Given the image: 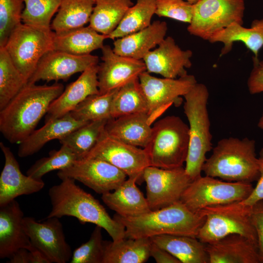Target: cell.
Segmentation results:
<instances>
[{
    "instance_id": "6da1fadb",
    "label": "cell",
    "mask_w": 263,
    "mask_h": 263,
    "mask_svg": "<svg viewBox=\"0 0 263 263\" xmlns=\"http://www.w3.org/2000/svg\"><path fill=\"white\" fill-rule=\"evenodd\" d=\"M64 90V85L56 82L51 85L27 83L0 110V131L4 137L11 144L23 141Z\"/></svg>"
},
{
    "instance_id": "7a4b0ae2",
    "label": "cell",
    "mask_w": 263,
    "mask_h": 263,
    "mask_svg": "<svg viewBox=\"0 0 263 263\" xmlns=\"http://www.w3.org/2000/svg\"><path fill=\"white\" fill-rule=\"evenodd\" d=\"M61 180L49 189L52 208L47 217H74L81 223L101 227L113 241L125 238V227L112 218L96 199L76 185L74 179L64 177Z\"/></svg>"
},
{
    "instance_id": "3957f363",
    "label": "cell",
    "mask_w": 263,
    "mask_h": 263,
    "mask_svg": "<svg viewBox=\"0 0 263 263\" xmlns=\"http://www.w3.org/2000/svg\"><path fill=\"white\" fill-rule=\"evenodd\" d=\"M113 218L125 228V238H150L161 235L197 237L206 220L202 210L194 212L181 201L132 217L115 214Z\"/></svg>"
},
{
    "instance_id": "277c9868",
    "label": "cell",
    "mask_w": 263,
    "mask_h": 263,
    "mask_svg": "<svg viewBox=\"0 0 263 263\" xmlns=\"http://www.w3.org/2000/svg\"><path fill=\"white\" fill-rule=\"evenodd\" d=\"M202 172L228 182L251 183L257 181L259 167L255 140L233 137L221 139L205 162Z\"/></svg>"
},
{
    "instance_id": "5b68a950",
    "label": "cell",
    "mask_w": 263,
    "mask_h": 263,
    "mask_svg": "<svg viewBox=\"0 0 263 263\" xmlns=\"http://www.w3.org/2000/svg\"><path fill=\"white\" fill-rule=\"evenodd\" d=\"M208 97L207 86L198 83L184 96V112L188 122L189 134L185 169L192 181L202 175L206 154L212 149L207 110Z\"/></svg>"
},
{
    "instance_id": "8992f818",
    "label": "cell",
    "mask_w": 263,
    "mask_h": 263,
    "mask_svg": "<svg viewBox=\"0 0 263 263\" xmlns=\"http://www.w3.org/2000/svg\"><path fill=\"white\" fill-rule=\"evenodd\" d=\"M189 142L188 126L179 117L169 115L157 121L146 150L150 166L165 169L183 167Z\"/></svg>"
},
{
    "instance_id": "52a82bcc",
    "label": "cell",
    "mask_w": 263,
    "mask_h": 263,
    "mask_svg": "<svg viewBox=\"0 0 263 263\" xmlns=\"http://www.w3.org/2000/svg\"><path fill=\"white\" fill-rule=\"evenodd\" d=\"M201 210L206 220L196 237L201 242L210 244L231 234H239L257 245L251 207L240 201L207 207Z\"/></svg>"
},
{
    "instance_id": "ba28073f",
    "label": "cell",
    "mask_w": 263,
    "mask_h": 263,
    "mask_svg": "<svg viewBox=\"0 0 263 263\" xmlns=\"http://www.w3.org/2000/svg\"><path fill=\"white\" fill-rule=\"evenodd\" d=\"M55 32L23 23L12 32L3 47L13 63L28 80L47 52L53 50Z\"/></svg>"
},
{
    "instance_id": "9c48e42d",
    "label": "cell",
    "mask_w": 263,
    "mask_h": 263,
    "mask_svg": "<svg viewBox=\"0 0 263 263\" xmlns=\"http://www.w3.org/2000/svg\"><path fill=\"white\" fill-rule=\"evenodd\" d=\"M253 188L250 183L228 182L201 175L188 186L180 201L189 210L198 212L207 207L243 201Z\"/></svg>"
},
{
    "instance_id": "30bf717a",
    "label": "cell",
    "mask_w": 263,
    "mask_h": 263,
    "mask_svg": "<svg viewBox=\"0 0 263 263\" xmlns=\"http://www.w3.org/2000/svg\"><path fill=\"white\" fill-rule=\"evenodd\" d=\"M244 0H199L193 4L190 35L208 41L215 33L233 22L243 24Z\"/></svg>"
},
{
    "instance_id": "8fae6325",
    "label": "cell",
    "mask_w": 263,
    "mask_h": 263,
    "mask_svg": "<svg viewBox=\"0 0 263 263\" xmlns=\"http://www.w3.org/2000/svg\"><path fill=\"white\" fill-rule=\"evenodd\" d=\"M138 78L147 102L150 125L172 104L180 105L181 96H184L197 83L193 75L188 74L176 78H159L145 71Z\"/></svg>"
},
{
    "instance_id": "7c38bea8",
    "label": "cell",
    "mask_w": 263,
    "mask_h": 263,
    "mask_svg": "<svg viewBox=\"0 0 263 263\" xmlns=\"http://www.w3.org/2000/svg\"><path fill=\"white\" fill-rule=\"evenodd\" d=\"M84 158L106 161L122 171L128 177H137L138 183L143 181V172L150 166L144 149L118 140L108 134L105 130L96 145Z\"/></svg>"
},
{
    "instance_id": "4fadbf2b",
    "label": "cell",
    "mask_w": 263,
    "mask_h": 263,
    "mask_svg": "<svg viewBox=\"0 0 263 263\" xmlns=\"http://www.w3.org/2000/svg\"><path fill=\"white\" fill-rule=\"evenodd\" d=\"M143 179L146 183V199L151 210L180 201L192 181L183 167L165 169L150 166L145 169Z\"/></svg>"
},
{
    "instance_id": "5bb4252c",
    "label": "cell",
    "mask_w": 263,
    "mask_h": 263,
    "mask_svg": "<svg viewBox=\"0 0 263 263\" xmlns=\"http://www.w3.org/2000/svg\"><path fill=\"white\" fill-rule=\"evenodd\" d=\"M59 218L46 217L42 222L24 217L23 226L32 245L39 250L50 263L70 261L73 252L66 241Z\"/></svg>"
},
{
    "instance_id": "9a60e30c",
    "label": "cell",
    "mask_w": 263,
    "mask_h": 263,
    "mask_svg": "<svg viewBox=\"0 0 263 263\" xmlns=\"http://www.w3.org/2000/svg\"><path fill=\"white\" fill-rule=\"evenodd\" d=\"M57 175L60 179H74L101 194L115 189L127 176L108 162L93 158L76 160L70 167L58 170Z\"/></svg>"
},
{
    "instance_id": "2e32d148",
    "label": "cell",
    "mask_w": 263,
    "mask_h": 263,
    "mask_svg": "<svg viewBox=\"0 0 263 263\" xmlns=\"http://www.w3.org/2000/svg\"><path fill=\"white\" fill-rule=\"evenodd\" d=\"M98 62L99 57L97 56L75 55L52 50L41 58L28 83H36L39 80L66 81L72 75L82 73Z\"/></svg>"
},
{
    "instance_id": "e0dca14e",
    "label": "cell",
    "mask_w": 263,
    "mask_h": 263,
    "mask_svg": "<svg viewBox=\"0 0 263 263\" xmlns=\"http://www.w3.org/2000/svg\"><path fill=\"white\" fill-rule=\"evenodd\" d=\"M101 50L102 61L98 64L97 73L100 94L118 89L146 71L143 60L118 55L108 45Z\"/></svg>"
},
{
    "instance_id": "ac0fdd59",
    "label": "cell",
    "mask_w": 263,
    "mask_h": 263,
    "mask_svg": "<svg viewBox=\"0 0 263 263\" xmlns=\"http://www.w3.org/2000/svg\"><path fill=\"white\" fill-rule=\"evenodd\" d=\"M192 52L182 50L171 37L165 38L156 49L149 52L143 58L146 71L159 74L163 77L176 78L187 74Z\"/></svg>"
},
{
    "instance_id": "d6986e66",
    "label": "cell",
    "mask_w": 263,
    "mask_h": 263,
    "mask_svg": "<svg viewBox=\"0 0 263 263\" xmlns=\"http://www.w3.org/2000/svg\"><path fill=\"white\" fill-rule=\"evenodd\" d=\"M0 148L4 155V165L0 175V206L18 196L30 195L41 190L45 183L42 179L23 174L11 149L3 142Z\"/></svg>"
},
{
    "instance_id": "ffe728a7",
    "label": "cell",
    "mask_w": 263,
    "mask_h": 263,
    "mask_svg": "<svg viewBox=\"0 0 263 263\" xmlns=\"http://www.w3.org/2000/svg\"><path fill=\"white\" fill-rule=\"evenodd\" d=\"M98 70V64L91 66L67 85L51 104L45 115V123L70 113L88 96L99 94Z\"/></svg>"
},
{
    "instance_id": "44dd1931",
    "label": "cell",
    "mask_w": 263,
    "mask_h": 263,
    "mask_svg": "<svg viewBox=\"0 0 263 263\" xmlns=\"http://www.w3.org/2000/svg\"><path fill=\"white\" fill-rule=\"evenodd\" d=\"M23 212L14 200L0 206V258H9L21 248L32 251L36 248L23 226Z\"/></svg>"
},
{
    "instance_id": "7402d4cb",
    "label": "cell",
    "mask_w": 263,
    "mask_h": 263,
    "mask_svg": "<svg viewBox=\"0 0 263 263\" xmlns=\"http://www.w3.org/2000/svg\"><path fill=\"white\" fill-rule=\"evenodd\" d=\"M209 263H259L257 245L239 234L206 244Z\"/></svg>"
},
{
    "instance_id": "603a6c76",
    "label": "cell",
    "mask_w": 263,
    "mask_h": 263,
    "mask_svg": "<svg viewBox=\"0 0 263 263\" xmlns=\"http://www.w3.org/2000/svg\"><path fill=\"white\" fill-rule=\"evenodd\" d=\"M167 30L165 21H154L143 29L114 39L113 50L122 56L143 60L166 38Z\"/></svg>"
},
{
    "instance_id": "cb8c5ba5",
    "label": "cell",
    "mask_w": 263,
    "mask_h": 263,
    "mask_svg": "<svg viewBox=\"0 0 263 263\" xmlns=\"http://www.w3.org/2000/svg\"><path fill=\"white\" fill-rule=\"evenodd\" d=\"M136 183L137 177H128L115 189L102 194V200L115 214L123 217H136L150 211L146 197Z\"/></svg>"
},
{
    "instance_id": "d4e9b609",
    "label": "cell",
    "mask_w": 263,
    "mask_h": 263,
    "mask_svg": "<svg viewBox=\"0 0 263 263\" xmlns=\"http://www.w3.org/2000/svg\"><path fill=\"white\" fill-rule=\"evenodd\" d=\"M87 122L75 119L70 113L46 122L19 143L18 156L23 158L33 155L47 142L54 139L59 140Z\"/></svg>"
},
{
    "instance_id": "484cf974",
    "label": "cell",
    "mask_w": 263,
    "mask_h": 263,
    "mask_svg": "<svg viewBox=\"0 0 263 263\" xmlns=\"http://www.w3.org/2000/svg\"><path fill=\"white\" fill-rule=\"evenodd\" d=\"M106 132L125 143L144 148L150 139L152 127L146 113L122 116L109 120L105 126Z\"/></svg>"
},
{
    "instance_id": "4316f807",
    "label": "cell",
    "mask_w": 263,
    "mask_h": 263,
    "mask_svg": "<svg viewBox=\"0 0 263 263\" xmlns=\"http://www.w3.org/2000/svg\"><path fill=\"white\" fill-rule=\"evenodd\" d=\"M208 41L223 43L220 56L230 52L234 42H242L254 54L253 61H258L259 51L263 47V19L254 20L250 28L233 22L214 34Z\"/></svg>"
},
{
    "instance_id": "83f0119b",
    "label": "cell",
    "mask_w": 263,
    "mask_h": 263,
    "mask_svg": "<svg viewBox=\"0 0 263 263\" xmlns=\"http://www.w3.org/2000/svg\"><path fill=\"white\" fill-rule=\"evenodd\" d=\"M107 36L101 34L89 25L66 31L55 33L53 50L75 55L91 54L103 47Z\"/></svg>"
},
{
    "instance_id": "f1b7e54d",
    "label": "cell",
    "mask_w": 263,
    "mask_h": 263,
    "mask_svg": "<svg viewBox=\"0 0 263 263\" xmlns=\"http://www.w3.org/2000/svg\"><path fill=\"white\" fill-rule=\"evenodd\" d=\"M158 246L166 250L181 263H208L206 244L197 238L187 236L161 235L150 238Z\"/></svg>"
},
{
    "instance_id": "f546056e",
    "label": "cell",
    "mask_w": 263,
    "mask_h": 263,
    "mask_svg": "<svg viewBox=\"0 0 263 263\" xmlns=\"http://www.w3.org/2000/svg\"><path fill=\"white\" fill-rule=\"evenodd\" d=\"M150 238L104 241L103 263H144L150 257Z\"/></svg>"
},
{
    "instance_id": "4dcf8cb0",
    "label": "cell",
    "mask_w": 263,
    "mask_h": 263,
    "mask_svg": "<svg viewBox=\"0 0 263 263\" xmlns=\"http://www.w3.org/2000/svg\"><path fill=\"white\" fill-rule=\"evenodd\" d=\"M133 5L132 0H95L89 25L108 37Z\"/></svg>"
},
{
    "instance_id": "1f68e13d",
    "label": "cell",
    "mask_w": 263,
    "mask_h": 263,
    "mask_svg": "<svg viewBox=\"0 0 263 263\" xmlns=\"http://www.w3.org/2000/svg\"><path fill=\"white\" fill-rule=\"evenodd\" d=\"M95 0H62L51 24L55 33L85 26L90 22Z\"/></svg>"
},
{
    "instance_id": "d6a6232c",
    "label": "cell",
    "mask_w": 263,
    "mask_h": 263,
    "mask_svg": "<svg viewBox=\"0 0 263 263\" xmlns=\"http://www.w3.org/2000/svg\"><path fill=\"white\" fill-rule=\"evenodd\" d=\"M147 112V102L138 78L131 80L117 90L112 102L113 118Z\"/></svg>"
},
{
    "instance_id": "836d02e7",
    "label": "cell",
    "mask_w": 263,
    "mask_h": 263,
    "mask_svg": "<svg viewBox=\"0 0 263 263\" xmlns=\"http://www.w3.org/2000/svg\"><path fill=\"white\" fill-rule=\"evenodd\" d=\"M155 10L156 0H136L108 38L114 40L148 27Z\"/></svg>"
},
{
    "instance_id": "e575fe53",
    "label": "cell",
    "mask_w": 263,
    "mask_h": 263,
    "mask_svg": "<svg viewBox=\"0 0 263 263\" xmlns=\"http://www.w3.org/2000/svg\"><path fill=\"white\" fill-rule=\"evenodd\" d=\"M108 120L88 122L58 140L68 147L78 159H82L96 145Z\"/></svg>"
},
{
    "instance_id": "d590c367",
    "label": "cell",
    "mask_w": 263,
    "mask_h": 263,
    "mask_svg": "<svg viewBox=\"0 0 263 263\" xmlns=\"http://www.w3.org/2000/svg\"><path fill=\"white\" fill-rule=\"evenodd\" d=\"M28 83L4 47L0 48V110Z\"/></svg>"
},
{
    "instance_id": "8d00e7d4",
    "label": "cell",
    "mask_w": 263,
    "mask_h": 263,
    "mask_svg": "<svg viewBox=\"0 0 263 263\" xmlns=\"http://www.w3.org/2000/svg\"><path fill=\"white\" fill-rule=\"evenodd\" d=\"M117 90L88 96L70 112L71 115L87 122L112 119V102Z\"/></svg>"
},
{
    "instance_id": "74e56055",
    "label": "cell",
    "mask_w": 263,
    "mask_h": 263,
    "mask_svg": "<svg viewBox=\"0 0 263 263\" xmlns=\"http://www.w3.org/2000/svg\"><path fill=\"white\" fill-rule=\"evenodd\" d=\"M22 23L30 26L51 29L52 19L62 0H23Z\"/></svg>"
},
{
    "instance_id": "f35d334b",
    "label": "cell",
    "mask_w": 263,
    "mask_h": 263,
    "mask_svg": "<svg viewBox=\"0 0 263 263\" xmlns=\"http://www.w3.org/2000/svg\"><path fill=\"white\" fill-rule=\"evenodd\" d=\"M77 159V156L68 147L61 145L58 150H51L48 156L36 161L27 170L26 174L35 179H42L49 172L70 167Z\"/></svg>"
},
{
    "instance_id": "ab89813d",
    "label": "cell",
    "mask_w": 263,
    "mask_h": 263,
    "mask_svg": "<svg viewBox=\"0 0 263 263\" xmlns=\"http://www.w3.org/2000/svg\"><path fill=\"white\" fill-rule=\"evenodd\" d=\"M23 0H0V48L5 46L14 29L22 23Z\"/></svg>"
},
{
    "instance_id": "60d3db41",
    "label": "cell",
    "mask_w": 263,
    "mask_h": 263,
    "mask_svg": "<svg viewBox=\"0 0 263 263\" xmlns=\"http://www.w3.org/2000/svg\"><path fill=\"white\" fill-rule=\"evenodd\" d=\"M102 228L96 225L90 239L73 252L71 263H103L105 251Z\"/></svg>"
},
{
    "instance_id": "b9f144b4",
    "label": "cell",
    "mask_w": 263,
    "mask_h": 263,
    "mask_svg": "<svg viewBox=\"0 0 263 263\" xmlns=\"http://www.w3.org/2000/svg\"><path fill=\"white\" fill-rule=\"evenodd\" d=\"M193 4L185 0H156L155 14L185 23H190Z\"/></svg>"
},
{
    "instance_id": "7bdbcfd3",
    "label": "cell",
    "mask_w": 263,
    "mask_h": 263,
    "mask_svg": "<svg viewBox=\"0 0 263 263\" xmlns=\"http://www.w3.org/2000/svg\"><path fill=\"white\" fill-rule=\"evenodd\" d=\"M251 219L257 234L260 263H263V200L251 206Z\"/></svg>"
},
{
    "instance_id": "ee69618b",
    "label": "cell",
    "mask_w": 263,
    "mask_h": 263,
    "mask_svg": "<svg viewBox=\"0 0 263 263\" xmlns=\"http://www.w3.org/2000/svg\"><path fill=\"white\" fill-rule=\"evenodd\" d=\"M253 68L248 77L247 85L250 94L263 93V60L253 61Z\"/></svg>"
},
{
    "instance_id": "f6af8a7d",
    "label": "cell",
    "mask_w": 263,
    "mask_h": 263,
    "mask_svg": "<svg viewBox=\"0 0 263 263\" xmlns=\"http://www.w3.org/2000/svg\"><path fill=\"white\" fill-rule=\"evenodd\" d=\"M259 177L257 183L250 195L242 202L251 207L258 201L263 200V148L259 152L258 157Z\"/></svg>"
},
{
    "instance_id": "bcb514c9",
    "label": "cell",
    "mask_w": 263,
    "mask_h": 263,
    "mask_svg": "<svg viewBox=\"0 0 263 263\" xmlns=\"http://www.w3.org/2000/svg\"><path fill=\"white\" fill-rule=\"evenodd\" d=\"M150 253V257H152L157 263H181L176 258L168 251L158 246L152 242Z\"/></svg>"
},
{
    "instance_id": "7dc6e473",
    "label": "cell",
    "mask_w": 263,
    "mask_h": 263,
    "mask_svg": "<svg viewBox=\"0 0 263 263\" xmlns=\"http://www.w3.org/2000/svg\"><path fill=\"white\" fill-rule=\"evenodd\" d=\"M9 259L10 263H30V251L26 248H19Z\"/></svg>"
},
{
    "instance_id": "c3c4849f",
    "label": "cell",
    "mask_w": 263,
    "mask_h": 263,
    "mask_svg": "<svg viewBox=\"0 0 263 263\" xmlns=\"http://www.w3.org/2000/svg\"><path fill=\"white\" fill-rule=\"evenodd\" d=\"M30 263H50L46 257L37 248L30 251Z\"/></svg>"
},
{
    "instance_id": "681fc988",
    "label": "cell",
    "mask_w": 263,
    "mask_h": 263,
    "mask_svg": "<svg viewBox=\"0 0 263 263\" xmlns=\"http://www.w3.org/2000/svg\"><path fill=\"white\" fill-rule=\"evenodd\" d=\"M258 127L263 131V112L258 123Z\"/></svg>"
},
{
    "instance_id": "f907efd6",
    "label": "cell",
    "mask_w": 263,
    "mask_h": 263,
    "mask_svg": "<svg viewBox=\"0 0 263 263\" xmlns=\"http://www.w3.org/2000/svg\"><path fill=\"white\" fill-rule=\"evenodd\" d=\"M186 1H187L192 4H194L196 2H197L199 0H185Z\"/></svg>"
}]
</instances>
